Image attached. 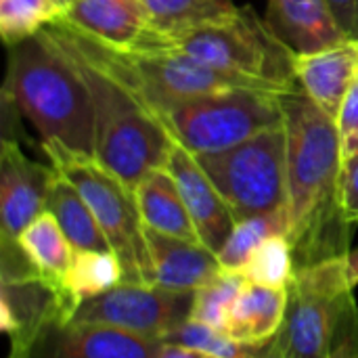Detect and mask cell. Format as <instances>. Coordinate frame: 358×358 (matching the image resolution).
Segmentation results:
<instances>
[{
	"label": "cell",
	"mask_w": 358,
	"mask_h": 358,
	"mask_svg": "<svg viewBox=\"0 0 358 358\" xmlns=\"http://www.w3.org/2000/svg\"><path fill=\"white\" fill-rule=\"evenodd\" d=\"M61 13L55 0H0V34L15 46L52 25Z\"/></svg>",
	"instance_id": "d4e9b609"
},
{
	"label": "cell",
	"mask_w": 358,
	"mask_h": 358,
	"mask_svg": "<svg viewBox=\"0 0 358 358\" xmlns=\"http://www.w3.org/2000/svg\"><path fill=\"white\" fill-rule=\"evenodd\" d=\"M164 122L193 155L218 153L281 126V92L243 86L214 90L174 105Z\"/></svg>",
	"instance_id": "8992f818"
},
{
	"label": "cell",
	"mask_w": 358,
	"mask_h": 358,
	"mask_svg": "<svg viewBox=\"0 0 358 358\" xmlns=\"http://www.w3.org/2000/svg\"><path fill=\"white\" fill-rule=\"evenodd\" d=\"M346 38L358 40V0H327Z\"/></svg>",
	"instance_id": "f1b7e54d"
},
{
	"label": "cell",
	"mask_w": 358,
	"mask_h": 358,
	"mask_svg": "<svg viewBox=\"0 0 358 358\" xmlns=\"http://www.w3.org/2000/svg\"><path fill=\"white\" fill-rule=\"evenodd\" d=\"M134 193L147 229L193 243H201L197 229L191 220V214L178 191V185L166 166L149 172L138 182Z\"/></svg>",
	"instance_id": "ac0fdd59"
},
{
	"label": "cell",
	"mask_w": 358,
	"mask_h": 358,
	"mask_svg": "<svg viewBox=\"0 0 358 358\" xmlns=\"http://www.w3.org/2000/svg\"><path fill=\"white\" fill-rule=\"evenodd\" d=\"M50 166L63 174L90 206L109 250L124 268V283H153V264L147 248V229L136 193L92 155L65 149L59 143H42Z\"/></svg>",
	"instance_id": "5b68a950"
},
{
	"label": "cell",
	"mask_w": 358,
	"mask_h": 358,
	"mask_svg": "<svg viewBox=\"0 0 358 358\" xmlns=\"http://www.w3.org/2000/svg\"><path fill=\"white\" fill-rule=\"evenodd\" d=\"M287 231H289L287 208L235 222V229L231 231L229 239L224 241V245L216 254L222 271L239 273L245 266V262L250 260V256L266 239H271L275 235H285L287 237Z\"/></svg>",
	"instance_id": "603a6c76"
},
{
	"label": "cell",
	"mask_w": 358,
	"mask_h": 358,
	"mask_svg": "<svg viewBox=\"0 0 358 358\" xmlns=\"http://www.w3.org/2000/svg\"><path fill=\"white\" fill-rule=\"evenodd\" d=\"M245 283L248 281L243 279V275L220 271L212 281H208L206 285L193 292L191 319L224 331L229 310L233 302L237 300V296L241 294Z\"/></svg>",
	"instance_id": "484cf974"
},
{
	"label": "cell",
	"mask_w": 358,
	"mask_h": 358,
	"mask_svg": "<svg viewBox=\"0 0 358 358\" xmlns=\"http://www.w3.org/2000/svg\"><path fill=\"white\" fill-rule=\"evenodd\" d=\"M55 2H57V4H59L61 8H65V6H67V4H71L73 0H55Z\"/></svg>",
	"instance_id": "1f68e13d"
},
{
	"label": "cell",
	"mask_w": 358,
	"mask_h": 358,
	"mask_svg": "<svg viewBox=\"0 0 358 358\" xmlns=\"http://www.w3.org/2000/svg\"><path fill=\"white\" fill-rule=\"evenodd\" d=\"M149 17V29L174 34L201 23L227 19L239 10L233 0H143Z\"/></svg>",
	"instance_id": "7402d4cb"
},
{
	"label": "cell",
	"mask_w": 358,
	"mask_h": 358,
	"mask_svg": "<svg viewBox=\"0 0 358 358\" xmlns=\"http://www.w3.org/2000/svg\"><path fill=\"white\" fill-rule=\"evenodd\" d=\"M4 96L38 130L42 143L94 157L90 92L63 46L42 29L13 46Z\"/></svg>",
	"instance_id": "3957f363"
},
{
	"label": "cell",
	"mask_w": 358,
	"mask_h": 358,
	"mask_svg": "<svg viewBox=\"0 0 358 358\" xmlns=\"http://www.w3.org/2000/svg\"><path fill=\"white\" fill-rule=\"evenodd\" d=\"M166 168L178 185V191L201 243L218 254L237 222L231 208L227 206L206 170L199 166L197 157L182 145L174 143Z\"/></svg>",
	"instance_id": "7c38bea8"
},
{
	"label": "cell",
	"mask_w": 358,
	"mask_h": 358,
	"mask_svg": "<svg viewBox=\"0 0 358 358\" xmlns=\"http://www.w3.org/2000/svg\"><path fill=\"white\" fill-rule=\"evenodd\" d=\"M346 268H348V279L352 283V287L358 285V248L357 250H350L348 256H346Z\"/></svg>",
	"instance_id": "4dcf8cb0"
},
{
	"label": "cell",
	"mask_w": 358,
	"mask_h": 358,
	"mask_svg": "<svg viewBox=\"0 0 358 358\" xmlns=\"http://www.w3.org/2000/svg\"><path fill=\"white\" fill-rule=\"evenodd\" d=\"M287 289L245 283L229 310L224 331L239 344L262 348L279 336L287 313Z\"/></svg>",
	"instance_id": "e0dca14e"
},
{
	"label": "cell",
	"mask_w": 358,
	"mask_h": 358,
	"mask_svg": "<svg viewBox=\"0 0 358 358\" xmlns=\"http://www.w3.org/2000/svg\"><path fill=\"white\" fill-rule=\"evenodd\" d=\"M283 327L268 344L271 358H329L346 306L355 300L346 258L296 271Z\"/></svg>",
	"instance_id": "ba28073f"
},
{
	"label": "cell",
	"mask_w": 358,
	"mask_h": 358,
	"mask_svg": "<svg viewBox=\"0 0 358 358\" xmlns=\"http://www.w3.org/2000/svg\"><path fill=\"white\" fill-rule=\"evenodd\" d=\"M57 21L115 48L134 46L149 31L143 0H73Z\"/></svg>",
	"instance_id": "5bb4252c"
},
{
	"label": "cell",
	"mask_w": 358,
	"mask_h": 358,
	"mask_svg": "<svg viewBox=\"0 0 358 358\" xmlns=\"http://www.w3.org/2000/svg\"><path fill=\"white\" fill-rule=\"evenodd\" d=\"M266 21L296 55L348 40L327 0H268Z\"/></svg>",
	"instance_id": "2e32d148"
},
{
	"label": "cell",
	"mask_w": 358,
	"mask_h": 358,
	"mask_svg": "<svg viewBox=\"0 0 358 358\" xmlns=\"http://www.w3.org/2000/svg\"><path fill=\"white\" fill-rule=\"evenodd\" d=\"M124 283L122 262L113 252L73 250L69 268L61 285V315L69 323L78 306Z\"/></svg>",
	"instance_id": "d6986e66"
},
{
	"label": "cell",
	"mask_w": 358,
	"mask_h": 358,
	"mask_svg": "<svg viewBox=\"0 0 358 358\" xmlns=\"http://www.w3.org/2000/svg\"><path fill=\"white\" fill-rule=\"evenodd\" d=\"M157 358H216L208 352L189 348V346H178V344H162Z\"/></svg>",
	"instance_id": "f546056e"
},
{
	"label": "cell",
	"mask_w": 358,
	"mask_h": 358,
	"mask_svg": "<svg viewBox=\"0 0 358 358\" xmlns=\"http://www.w3.org/2000/svg\"><path fill=\"white\" fill-rule=\"evenodd\" d=\"M193 292H172L159 285L120 283L78 306L71 323L103 325L149 340H164L191 319Z\"/></svg>",
	"instance_id": "9c48e42d"
},
{
	"label": "cell",
	"mask_w": 358,
	"mask_h": 358,
	"mask_svg": "<svg viewBox=\"0 0 358 358\" xmlns=\"http://www.w3.org/2000/svg\"><path fill=\"white\" fill-rule=\"evenodd\" d=\"M141 40L189 55L218 71L271 82L281 90L298 86L294 76L296 52L250 6L239 8L227 19L174 34L149 29Z\"/></svg>",
	"instance_id": "277c9868"
},
{
	"label": "cell",
	"mask_w": 358,
	"mask_h": 358,
	"mask_svg": "<svg viewBox=\"0 0 358 358\" xmlns=\"http://www.w3.org/2000/svg\"><path fill=\"white\" fill-rule=\"evenodd\" d=\"M195 157L237 222L287 208V138L283 124L231 149Z\"/></svg>",
	"instance_id": "52a82bcc"
},
{
	"label": "cell",
	"mask_w": 358,
	"mask_h": 358,
	"mask_svg": "<svg viewBox=\"0 0 358 358\" xmlns=\"http://www.w3.org/2000/svg\"><path fill=\"white\" fill-rule=\"evenodd\" d=\"M145 233L153 264V283L159 287L195 292L222 271L218 256L203 243H193L151 229Z\"/></svg>",
	"instance_id": "9a60e30c"
},
{
	"label": "cell",
	"mask_w": 358,
	"mask_h": 358,
	"mask_svg": "<svg viewBox=\"0 0 358 358\" xmlns=\"http://www.w3.org/2000/svg\"><path fill=\"white\" fill-rule=\"evenodd\" d=\"M340 201L346 218L357 224L358 222V153L344 157L342 176H340Z\"/></svg>",
	"instance_id": "83f0119b"
},
{
	"label": "cell",
	"mask_w": 358,
	"mask_h": 358,
	"mask_svg": "<svg viewBox=\"0 0 358 358\" xmlns=\"http://www.w3.org/2000/svg\"><path fill=\"white\" fill-rule=\"evenodd\" d=\"M46 29L71 57L90 92L94 159L134 191L149 172L166 166L176 141L164 117L128 82L82 48L61 21Z\"/></svg>",
	"instance_id": "7a4b0ae2"
},
{
	"label": "cell",
	"mask_w": 358,
	"mask_h": 358,
	"mask_svg": "<svg viewBox=\"0 0 358 358\" xmlns=\"http://www.w3.org/2000/svg\"><path fill=\"white\" fill-rule=\"evenodd\" d=\"M17 243L25 254L27 262L31 264L34 273L38 275V279L57 289L61 298V285L69 268L73 248L67 241L65 233L61 231V227L57 224V220L44 210L25 227Z\"/></svg>",
	"instance_id": "44dd1931"
},
{
	"label": "cell",
	"mask_w": 358,
	"mask_h": 358,
	"mask_svg": "<svg viewBox=\"0 0 358 358\" xmlns=\"http://www.w3.org/2000/svg\"><path fill=\"white\" fill-rule=\"evenodd\" d=\"M159 348V340L52 319L25 346L8 350V358H157Z\"/></svg>",
	"instance_id": "8fae6325"
},
{
	"label": "cell",
	"mask_w": 358,
	"mask_h": 358,
	"mask_svg": "<svg viewBox=\"0 0 358 358\" xmlns=\"http://www.w3.org/2000/svg\"><path fill=\"white\" fill-rule=\"evenodd\" d=\"M336 126L340 132V141H342V153L344 157H350L358 153V76L355 78L342 107L340 113L336 117Z\"/></svg>",
	"instance_id": "4316f807"
},
{
	"label": "cell",
	"mask_w": 358,
	"mask_h": 358,
	"mask_svg": "<svg viewBox=\"0 0 358 358\" xmlns=\"http://www.w3.org/2000/svg\"><path fill=\"white\" fill-rule=\"evenodd\" d=\"M55 168L34 162L17 141L4 138L0 149V256L21 254L19 235L46 210Z\"/></svg>",
	"instance_id": "30bf717a"
},
{
	"label": "cell",
	"mask_w": 358,
	"mask_h": 358,
	"mask_svg": "<svg viewBox=\"0 0 358 358\" xmlns=\"http://www.w3.org/2000/svg\"><path fill=\"white\" fill-rule=\"evenodd\" d=\"M46 212L57 220L73 250L111 252L90 206L82 193L57 170L48 189Z\"/></svg>",
	"instance_id": "ffe728a7"
},
{
	"label": "cell",
	"mask_w": 358,
	"mask_h": 358,
	"mask_svg": "<svg viewBox=\"0 0 358 358\" xmlns=\"http://www.w3.org/2000/svg\"><path fill=\"white\" fill-rule=\"evenodd\" d=\"M294 76L306 96L331 120L358 76V40H344L334 46L294 55Z\"/></svg>",
	"instance_id": "4fadbf2b"
},
{
	"label": "cell",
	"mask_w": 358,
	"mask_h": 358,
	"mask_svg": "<svg viewBox=\"0 0 358 358\" xmlns=\"http://www.w3.org/2000/svg\"><path fill=\"white\" fill-rule=\"evenodd\" d=\"M281 109L287 138V239L296 268L346 258L355 224L340 201L344 153L336 120L300 86L281 92Z\"/></svg>",
	"instance_id": "6da1fadb"
},
{
	"label": "cell",
	"mask_w": 358,
	"mask_h": 358,
	"mask_svg": "<svg viewBox=\"0 0 358 358\" xmlns=\"http://www.w3.org/2000/svg\"><path fill=\"white\" fill-rule=\"evenodd\" d=\"M296 258L294 248L285 235H275L266 239L245 262L239 271L248 283L275 287V289H289L296 277Z\"/></svg>",
	"instance_id": "cb8c5ba5"
}]
</instances>
